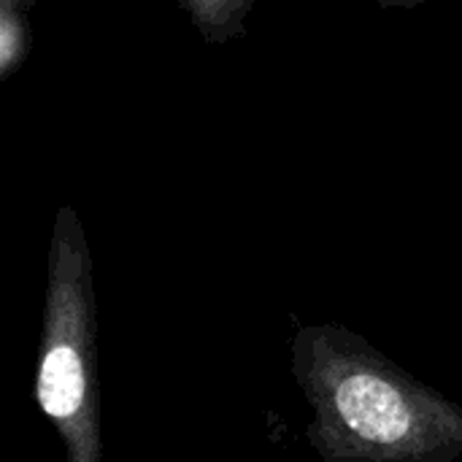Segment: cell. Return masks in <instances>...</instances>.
Returning a JSON list of instances; mask_svg holds the SVG:
<instances>
[{"label":"cell","instance_id":"6da1fadb","mask_svg":"<svg viewBox=\"0 0 462 462\" xmlns=\"http://www.w3.org/2000/svg\"><path fill=\"white\" fill-rule=\"evenodd\" d=\"M292 376L311 409L306 441L328 462H455L462 406L403 371L360 333L306 325Z\"/></svg>","mask_w":462,"mask_h":462},{"label":"cell","instance_id":"7a4b0ae2","mask_svg":"<svg viewBox=\"0 0 462 462\" xmlns=\"http://www.w3.org/2000/svg\"><path fill=\"white\" fill-rule=\"evenodd\" d=\"M35 403L57 428L68 460L100 462L103 436L92 252L84 225L68 203H62L54 214L46 257Z\"/></svg>","mask_w":462,"mask_h":462},{"label":"cell","instance_id":"3957f363","mask_svg":"<svg viewBox=\"0 0 462 462\" xmlns=\"http://www.w3.org/2000/svg\"><path fill=\"white\" fill-rule=\"evenodd\" d=\"M187 11L192 27L208 43H227L246 35V16L257 0H173Z\"/></svg>","mask_w":462,"mask_h":462},{"label":"cell","instance_id":"277c9868","mask_svg":"<svg viewBox=\"0 0 462 462\" xmlns=\"http://www.w3.org/2000/svg\"><path fill=\"white\" fill-rule=\"evenodd\" d=\"M41 0H0V81L11 79L30 57V11Z\"/></svg>","mask_w":462,"mask_h":462},{"label":"cell","instance_id":"5b68a950","mask_svg":"<svg viewBox=\"0 0 462 462\" xmlns=\"http://www.w3.org/2000/svg\"><path fill=\"white\" fill-rule=\"evenodd\" d=\"M371 3H376L379 8H420L428 0H371Z\"/></svg>","mask_w":462,"mask_h":462}]
</instances>
